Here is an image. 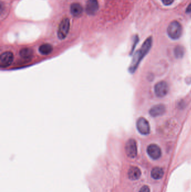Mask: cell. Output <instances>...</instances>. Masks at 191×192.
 Masks as SVG:
<instances>
[{"label": "cell", "instance_id": "obj_1", "mask_svg": "<svg viewBox=\"0 0 191 192\" xmlns=\"http://www.w3.org/2000/svg\"><path fill=\"white\" fill-rule=\"evenodd\" d=\"M152 44L153 38L152 37H149L143 42L141 49L135 53L132 59V62L129 66V71L131 73H135L143 58L150 51Z\"/></svg>", "mask_w": 191, "mask_h": 192}, {"label": "cell", "instance_id": "obj_2", "mask_svg": "<svg viewBox=\"0 0 191 192\" xmlns=\"http://www.w3.org/2000/svg\"><path fill=\"white\" fill-rule=\"evenodd\" d=\"M167 33L170 38L177 40L182 34V27L177 21L171 22L167 29Z\"/></svg>", "mask_w": 191, "mask_h": 192}, {"label": "cell", "instance_id": "obj_3", "mask_svg": "<svg viewBox=\"0 0 191 192\" xmlns=\"http://www.w3.org/2000/svg\"><path fill=\"white\" fill-rule=\"evenodd\" d=\"M70 20L68 18L62 20L61 22L58 29L57 35L59 39H64L68 34L70 30Z\"/></svg>", "mask_w": 191, "mask_h": 192}, {"label": "cell", "instance_id": "obj_4", "mask_svg": "<svg viewBox=\"0 0 191 192\" xmlns=\"http://www.w3.org/2000/svg\"><path fill=\"white\" fill-rule=\"evenodd\" d=\"M136 127L138 132L142 135H148L150 133V127L149 122L144 117H140L137 120Z\"/></svg>", "mask_w": 191, "mask_h": 192}, {"label": "cell", "instance_id": "obj_5", "mask_svg": "<svg viewBox=\"0 0 191 192\" xmlns=\"http://www.w3.org/2000/svg\"><path fill=\"white\" fill-rule=\"evenodd\" d=\"M125 151L127 156L131 158H135L137 155L136 142L133 139H129L126 143Z\"/></svg>", "mask_w": 191, "mask_h": 192}, {"label": "cell", "instance_id": "obj_6", "mask_svg": "<svg viewBox=\"0 0 191 192\" xmlns=\"http://www.w3.org/2000/svg\"><path fill=\"white\" fill-rule=\"evenodd\" d=\"M14 59V54L12 52H3L0 56V68L2 69L8 68L12 64Z\"/></svg>", "mask_w": 191, "mask_h": 192}, {"label": "cell", "instance_id": "obj_7", "mask_svg": "<svg viewBox=\"0 0 191 192\" xmlns=\"http://www.w3.org/2000/svg\"><path fill=\"white\" fill-rule=\"evenodd\" d=\"M154 92L157 97H164L167 96L169 92V86L167 82L164 81H159L157 83L154 87Z\"/></svg>", "mask_w": 191, "mask_h": 192}, {"label": "cell", "instance_id": "obj_8", "mask_svg": "<svg viewBox=\"0 0 191 192\" xmlns=\"http://www.w3.org/2000/svg\"><path fill=\"white\" fill-rule=\"evenodd\" d=\"M147 153L153 160H158L162 156V150L156 144H151L147 148Z\"/></svg>", "mask_w": 191, "mask_h": 192}, {"label": "cell", "instance_id": "obj_9", "mask_svg": "<svg viewBox=\"0 0 191 192\" xmlns=\"http://www.w3.org/2000/svg\"><path fill=\"white\" fill-rule=\"evenodd\" d=\"M166 111V107L163 104H158L153 106L150 108L149 113L152 117H161Z\"/></svg>", "mask_w": 191, "mask_h": 192}, {"label": "cell", "instance_id": "obj_10", "mask_svg": "<svg viewBox=\"0 0 191 192\" xmlns=\"http://www.w3.org/2000/svg\"><path fill=\"white\" fill-rule=\"evenodd\" d=\"M99 8L97 0H88L86 5V12L89 15H94Z\"/></svg>", "mask_w": 191, "mask_h": 192}, {"label": "cell", "instance_id": "obj_11", "mask_svg": "<svg viewBox=\"0 0 191 192\" xmlns=\"http://www.w3.org/2000/svg\"><path fill=\"white\" fill-rule=\"evenodd\" d=\"M141 172L140 169L136 166H131L128 172V178L131 180H136L140 178Z\"/></svg>", "mask_w": 191, "mask_h": 192}, {"label": "cell", "instance_id": "obj_12", "mask_svg": "<svg viewBox=\"0 0 191 192\" xmlns=\"http://www.w3.org/2000/svg\"><path fill=\"white\" fill-rule=\"evenodd\" d=\"M70 11L73 16L78 17L80 16L83 13V8L80 4L78 3H74L71 6Z\"/></svg>", "mask_w": 191, "mask_h": 192}, {"label": "cell", "instance_id": "obj_13", "mask_svg": "<svg viewBox=\"0 0 191 192\" xmlns=\"http://www.w3.org/2000/svg\"><path fill=\"white\" fill-rule=\"evenodd\" d=\"M164 175V170L160 167H155L151 171V176L155 180H159Z\"/></svg>", "mask_w": 191, "mask_h": 192}, {"label": "cell", "instance_id": "obj_14", "mask_svg": "<svg viewBox=\"0 0 191 192\" xmlns=\"http://www.w3.org/2000/svg\"><path fill=\"white\" fill-rule=\"evenodd\" d=\"M53 46L51 44H42L39 48V52L42 55H48L51 54L53 51Z\"/></svg>", "mask_w": 191, "mask_h": 192}, {"label": "cell", "instance_id": "obj_15", "mask_svg": "<svg viewBox=\"0 0 191 192\" xmlns=\"http://www.w3.org/2000/svg\"><path fill=\"white\" fill-rule=\"evenodd\" d=\"M19 54L23 59H30L33 56V50L30 48H24L20 51Z\"/></svg>", "mask_w": 191, "mask_h": 192}, {"label": "cell", "instance_id": "obj_16", "mask_svg": "<svg viewBox=\"0 0 191 192\" xmlns=\"http://www.w3.org/2000/svg\"><path fill=\"white\" fill-rule=\"evenodd\" d=\"M185 53V50L183 46H177L174 49V54L176 58L181 59L183 57Z\"/></svg>", "mask_w": 191, "mask_h": 192}, {"label": "cell", "instance_id": "obj_17", "mask_svg": "<svg viewBox=\"0 0 191 192\" xmlns=\"http://www.w3.org/2000/svg\"><path fill=\"white\" fill-rule=\"evenodd\" d=\"M139 192H150V190L148 185H143L141 187Z\"/></svg>", "mask_w": 191, "mask_h": 192}, {"label": "cell", "instance_id": "obj_18", "mask_svg": "<svg viewBox=\"0 0 191 192\" xmlns=\"http://www.w3.org/2000/svg\"><path fill=\"white\" fill-rule=\"evenodd\" d=\"M174 1V0H162V3L165 6L170 5L173 3Z\"/></svg>", "mask_w": 191, "mask_h": 192}, {"label": "cell", "instance_id": "obj_19", "mask_svg": "<svg viewBox=\"0 0 191 192\" xmlns=\"http://www.w3.org/2000/svg\"><path fill=\"white\" fill-rule=\"evenodd\" d=\"M186 12L187 13H191V3L188 6V7L186 8Z\"/></svg>", "mask_w": 191, "mask_h": 192}]
</instances>
